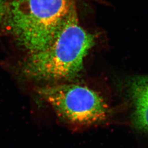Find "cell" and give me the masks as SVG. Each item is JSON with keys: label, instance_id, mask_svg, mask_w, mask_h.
<instances>
[{"label": "cell", "instance_id": "2", "mask_svg": "<svg viewBox=\"0 0 148 148\" xmlns=\"http://www.w3.org/2000/svg\"><path fill=\"white\" fill-rule=\"evenodd\" d=\"M75 0H10L7 27L16 42L30 53L52 43L63 24Z\"/></svg>", "mask_w": 148, "mask_h": 148}, {"label": "cell", "instance_id": "5", "mask_svg": "<svg viewBox=\"0 0 148 148\" xmlns=\"http://www.w3.org/2000/svg\"><path fill=\"white\" fill-rule=\"evenodd\" d=\"M8 1V0H0V21L5 16Z\"/></svg>", "mask_w": 148, "mask_h": 148}, {"label": "cell", "instance_id": "4", "mask_svg": "<svg viewBox=\"0 0 148 148\" xmlns=\"http://www.w3.org/2000/svg\"><path fill=\"white\" fill-rule=\"evenodd\" d=\"M129 91L134 104V123L139 130L148 131V75L131 79Z\"/></svg>", "mask_w": 148, "mask_h": 148}, {"label": "cell", "instance_id": "1", "mask_svg": "<svg viewBox=\"0 0 148 148\" xmlns=\"http://www.w3.org/2000/svg\"><path fill=\"white\" fill-rule=\"evenodd\" d=\"M95 43V36L79 25L75 3L53 41L30 53L22 63L21 73L36 81L72 79L83 69L84 58Z\"/></svg>", "mask_w": 148, "mask_h": 148}, {"label": "cell", "instance_id": "3", "mask_svg": "<svg viewBox=\"0 0 148 148\" xmlns=\"http://www.w3.org/2000/svg\"><path fill=\"white\" fill-rule=\"evenodd\" d=\"M38 94L64 121L89 126L104 121L109 109L103 98L90 88L76 84H56L37 88Z\"/></svg>", "mask_w": 148, "mask_h": 148}]
</instances>
